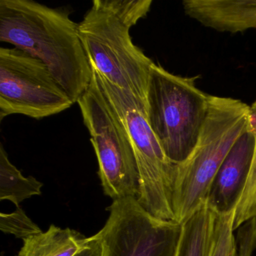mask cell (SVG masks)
Masks as SVG:
<instances>
[{
  "mask_svg": "<svg viewBox=\"0 0 256 256\" xmlns=\"http://www.w3.org/2000/svg\"><path fill=\"white\" fill-rule=\"evenodd\" d=\"M0 42L42 62L74 103L90 85L92 67L78 24L65 10L32 0H0Z\"/></svg>",
  "mask_w": 256,
  "mask_h": 256,
  "instance_id": "1",
  "label": "cell"
},
{
  "mask_svg": "<svg viewBox=\"0 0 256 256\" xmlns=\"http://www.w3.org/2000/svg\"><path fill=\"white\" fill-rule=\"evenodd\" d=\"M152 4V0H94L78 24L91 66L145 104L155 62L133 43L130 30L146 17Z\"/></svg>",
  "mask_w": 256,
  "mask_h": 256,
  "instance_id": "2",
  "label": "cell"
},
{
  "mask_svg": "<svg viewBox=\"0 0 256 256\" xmlns=\"http://www.w3.org/2000/svg\"><path fill=\"white\" fill-rule=\"evenodd\" d=\"M251 120L250 106L241 100L209 95L197 144L188 158L178 164L173 198L176 222L182 223L204 203L216 174Z\"/></svg>",
  "mask_w": 256,
  "mask_h": 256,
  "instance_id": "3",
  "label": "cell"
},
{
  "mask_svg": "<svg viewBox=\"0 0 256 256\" xmlns=\"http://www.w3.org/2000/svg\"><path fill=\"white\" fill-rule=\"evenodd\" d=\"M92 71L130 138L138 172V202L157 218L176 221L173 198L178 164L168 158L151 130L146 104L134 94L110 83L92 67Z\"/></svg>",
  "mask_w": 256,
  "mask_h": 256,
  "instance_id": "4",
  "label": "cell"
},
{
  "mask_svg": "<svg viewBox=\"0 0 256 256\" xmlns=\"http://www.w3.org/2000/svg\"><path fill=\"white\" fill-rule=\"evenodd\" d=\"M196 77L169 72L160 64L151 68L146 116L166 156L180 164L191 155L206 120L209 95L198 88Z\"/></svg>",
  "mask_w": 256,
  "mask_h": 256,
  "instance_id": "5",
  "label": "cell"
},
{
  "mask_svg": "<svg viewBox=\"0 0 256 256\" xmlns=\"http://www.w3.org/2000/svg\"><path fill=\"white\" fill-rule=\"evenodd\" d=\"M77 103L98 160L104 194L113 200L137 198L138 172L130 138L94 73L90 85Z\"/></svg>",
  "mask_w": 256,
  "mask_h": 256,
  "instance_id": "6",
  "label": "cell"
},
{
  "mask_svg": "<svg viewBox=\"0 0 256 256\" xmlns=\"http://www.w3.org/2000/svg\"><path fill=\"white\" fill-rule=\"evenodd\" d=\"M50 70L19 49L0 48V120L13 114L42 119L74 104Z\"/></svg>",
  "mask_w": 256,
  "mask_h": 256,
  "instance_id": "7",
  "label": "cell"
},
{
  "mask_svg": "<svg viewBox=\"0 0 256 256\" xmlns=\"http://www.w3.org/2000/svg\"><path fill=\"white\" fill-rule=\"evenodd\" d=\"M104 227L94 235L102 256H175L182 223L157 218L136 198L114 200Z\"/></svg>",
  "mask_w": 256,
  "mask_h": 256,
  "instance_id": "8",
  "label": "cell"
},
{
  "mask_svg": "<svg viewBox=\"0 0 256 256\" xmlns=\"http://www.w3.org/2000/svg\"><path fill=\"white\" fill-rule=\"evenodd\" d=\"M254 149L251 120L226 156L210 187L205 202L217 215L236 210L248 180Z\"/></svg>",
  "mask_w": 256,
  "mask_h": 256,
  "instance_id": "9",
  "label": "cell"
},
{
  "mask_svg": "<svg viewBox=\"0 0 256 256\" xmlns=\"http://www.w3.org/2000/svg\"><path fill=\"white\" fill-rule=\"evenodd\" d=\"M182 7L187 16L217 32L256 29V0H184Z\"/></svg>",
  "mask_w": 256,
  "mask_h": 256,
  "instance_id": "10",
  "label": "cell"
},
{
  "mask_svg": "<svg viewBox=\"0 0 256 256\" xmlns=\"http://www.w3.org/2000/svg\"><path fill=\"white\" fill-rule=\"evenodd\" d=\"M216 216L204 202L186 218L175 256H210Z\"/></svg>",
  "mask_w": 256,
  "mask_h": 256,
  "instance_id": "11",
  "label": "cell"
},
{
  "mask_svg": "<svg viewBox=\"0 0 256 256\" xmlns=\"http://www.w3.org/2000/svg\"><path fill=\"white\" fill-rule=\"evenodd\" d=\"M23 242L16 256H74L88 245L89 238L52 224L46 232L32 235Z\"/></svg>",
  "mask_w": 256,
  "mask_h": 256,
  "instance_id": "12",
  "label": "cell"
},
{
  "mask_svg": "<svg viewBox=\"0 0 256 256\" xmlns=\"http://www.w3.org/2000/svg\"><path fill=\"white\" fill-rule=\"evenodd\" d=\"M43 184L34 176H24L10 162L0 145V200L12 202L16 208L26 199L41 196Z\"/></svg>",
  "mask_w": 256,
  "mask_h": 256,
  "instance_id": "13",
  "label": "cell"
},
{
  "mask_svg": "<svg viewBox=\"0 0 256 256\" xmlns=\"http://www.w3.org/2000/svg\"><path fill=\"white\" fill-rule=\"evenodd\" d=\"M252 124L254 132V149L252 163L242 197L235 210L234 230L244 223L256 218V101L250 106Z\"/></svg>",
  "mask_w": 256,
  "mask_h": 256,
  "instance_id": "14",
  "label": "cell"
},
{
  "mask_svg": "<svg viewBox=\"0 0 256 256\" xmlns=\"http://www.w3.org/2000/svg\"><path fill=\"white\" fill-rule=\"evenodd\" d=\"M235 210L216 216L215 235L210 256H236V238L234 234Z\"/></svg>",
  "mask_w": 256,
  "mask_h": 256,
  "instance_id": "15",
  "label": "cell"
},
{
  "mask_svg": "<svg viewBox=\"0 0 256 256\" xmlns=\"http://www.w3.org/2000/svg\"><path fill=\"white\" fill-rule=\"evenodd\" d=\"M0 230L22 240L42 232L20 206L11 214H0Z\"/></svg>",
  "mask_w": 256,
  "mask_h": 256,
  "instance_id": "16",
  "label": "cell"
},
{
  "mask_svg": "<svg viewBox=\"0 0 256 256\" xmlns=\"http://www.w3.org/2000/svg\"><path fill=\"white\" fill-rule=\"evenodd\" d=\"M235 238L236 256H252L256 248V218L242 224Z\"/></svg>",
  "mask_w": 256,
  "mask_h": 256,
  "instance_id": "17",
  "label": "cell"
},
{
  "mask_svg": "<svg viewBox=\"0 0 256 256\" xmlns=\"http://www.w3.org/2000/svg\"><path fill=\"white\" fill-rule=\"evenodd\" d=\"M74 256H102V247L100 241L95 236H90L88 245Z\"/></svg>",
  "mask_w": 256,
  "mask_h": 256,
  "instance_id": "18",
  "label": "cell"
}]
</instances>
